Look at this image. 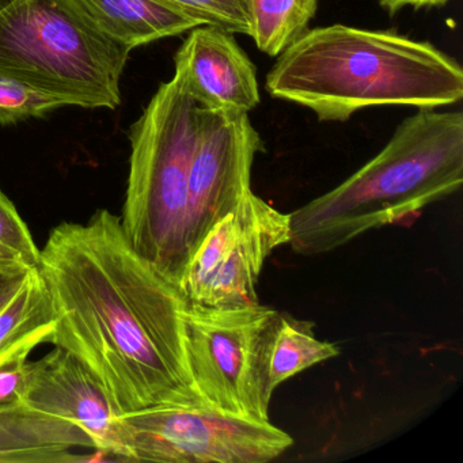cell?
<instances>
[{
	"label": "cell",
	"instance_id": "obj_9",
	"mask_svg": "<svg viewBox=\"0 0 463 463\" xmlns=\"http://www.w3.org/2000/svg\"><path fill=\"white\" fill-rule=\"evenodd\" d=\"M264 151V142L249 115L200 108L188 184V260L213 224L251 192V167L257 154Z\"/></svg>",
	"mask_w": 463,
	"mask_h": 463
},
{
	"label": "cell",
	"instance_id": "obj_5",
	"mask_svg": "<svg viewBox=\"0 0 463 463\" xmlns=\"http://www.w3.org/2000/svg\"><path fill=\"white\" fill-rule=\"evenodd\" d=\"M129 52L72 0H17L0 12V72L74 107L116 109Z\"/></svg>",
	"mask_w": 463,
	"mask_h": 463
},
{
	"label": "cell",
	"instance_id": "obj_15",
	"mask_svg": "<svg viewBox=\"0 0 463 463\" xmlns=\"http://www.w3.org/2000/svg\"><path fill=\"white\" fill-rule=\"evenodd\" d=\"M338 354L340 348L335 343L317 338L313 322L280 311L270 345V389L275 392L292 376Z\"/></svg>",
	"mask_w": 463,
	"mask_h": 463
},
{
	"label": "cell",
	"instance_id": "obj_8",
	"mask_svg": "<svg viewBox=\"0 0 463 463\" xmlns=\"http://www.w3.org/2000/svg\"><path fill=\"white\" fill-rule=\"evenodd\" d=\"M289 240V213L249 192L194 249L178 288L188 302L197 305H257V284L265 262Z\"/></svg>",
	"mask_w": 463,
	"mask_h": 463
},
{
	"label": "cell",
	"instance_id": "obj_2",
	"mask_svg": "<svg viewBox=\"0 0 463 463\" xmlns=\"http://www.w3.org/2000/svg\"><path fill=\"white\" fill-rule=\"evenodd\" d=\"M273 99L307 108L319 121L345 123L381 105L436 109L463 97V70L428 42L335 24L308 29L268 72Z\"/></svg>",
	"mask_w": 463,
	"mask_h": 463
},
{
	"label": "cell",
	"instance_id": "obj_24",
	"mask_svg": "<svg viewBox=\"0 0 463 463\" xmlns=\"http://www.w3.org/2000/svg\"><path fill=\"white\" fill-rule=\"evenodd\" d=\"M14 2H17V0H0V12L9 7L10 5L14 4Z\"/></svg>",
	"mask_w": 463,
	"mask_h": 463
},
{
	"label": "cell",
	"instance_id": "obj_14",
	"mask_svg": "<svg viewBox=\"0 0 463 463\" xmlns=\"http://www.w3.org/2000/svg\"><path fill=\"white\" fill-rule=\"evenodd\" d=\"M55 326L47 287L37 267L32 268L17 294L0 311V365L51 343Z\"/></svg>",
	"mask_w": 463,
	"mask_h": 463
},
{
	"label": "cell",
	"instance_id": "obj_17",
	"mask_svg": "<svg viewBox=\"0 0 463 463\" xmlns=\"http://www.w3.org/2000/svg\"><path fill=\"white\" fill-rule=\"evenodd\" d=\"M71 107L58 94L33 88L17 78L0 72V124H15L32 118H43L59 108Z\"/></svg>",
	"mask_w": 463,
	"mask_h": 463
},
{
	"label": "cell",
	"instance_id": "obj_19",
	"mask_svg": "<svg viewBox=\"0 0 463 463\" xmlns=\"http://www.w3.org/2000/svg\"><path fill=\"white\" fill-rule=\"evenodd\" d=\"M0 245L17 251L32 267H37L40 249L15 205L0 191Z\"/></svg>",
	"mask_w": 463,
	"mask_h": 463
},
{
	"label": "cell",
	"instance_id": "obj_12",
	"mask_svg": "<svg viewBox=\"0 0 463 463\" xmlns=\"http://www.w3.org/2000/svg\"><path fill=\"white\" fill-rule=\"evenodd\" d=\"M74 449H96L74 422L32 408L24 401L0 406V463H69L91 460Z\"/></svg>",
	"mask_w": 463,
	"mask_h": 463
},
{
	"label": "cell",
	"instance_id": "obj_6",
	"mask_svg": "<svg viewBox=\"0 0 463 463\" xmlns=\"http://www.w3.org/2000/svg\"><path fill=\"white\" fill-rule=\"evenodd\" d=\"M280 311L186 300V354L197 394L219 411L270 421L269 354Z\"/></svg>",
	"mask_w": 463,
	"mask_h": 463
},
{
	"label": "cell",
	"instance_id": "obj_1",
	"mask_svg": "<svg viewBox=\"0 0 463 463\" xmlns=\"http://www.w3.org/2000/svg\"><path fill=\"white\" fill-rule=\"evenodd\" d=\"M37 270L55 314L50 344L90 371L116 417L204 401L189 370L186 298L132 248L120 216L99 210L55 227Z\"/></svg>",
	"mask_w": 463,
	"mask_h": 463
},
{
	"label": "cell",
	"instance_id": "obj_21",
	"mask_svg": "<svg viewBox=\"0 0 463 463\" xmlns=\"http://www.w3.org/2000/svg\"><path fill=\"white\" fill-rule=\"evenodd\" d=\"M32 268L36 267L29 265L17 251L0 245V275H18V273L28 272Z\"/></svg>",
	"mask_w": 463,
	"mask_h": 463
},
{
	"label": "cell",
	"instance_id": "obj_7",
	"mask_svg": "<svg viewBox=\"0 0 463 463\" xmlns=\"http://www.w3.org/2000/svg\"><path fill=\"white\" fill-rule=\"evenodd\" d=\"M115 427L113 458L131 462L265 463L294 444L270 421L226 413L205 401L121 414Z\"/></svg>",
	"mask_w": 463,
	"mask_h": 463
},
{
	"label": "cell",
	"instance_id": "obj_13",
	"mask_svg": "<svg viewBox=\"0 0 463 463\" xmlns=\"http://www.w3.org/2000/svg\"><path fill=\"white\" fill-rule=\"evenodd\" d=\"M113 42L128 50L200 26L169 0H72Z\"/></svg>",
	"mask_w": 463,
	"mask_h": 463
},
{
	"label": "cell",
	"instance_id": "obj_4",
	"mask_svg": "<svg viewBox=\"0 0 463 463\" xmlns=\"http://www.w3.org/2000/svg\"><path fill=\"white\" fill-rule=\"evenodd\" d=\"M199 126V105L173 77L129 131L121 227L137 253L177 286L188 261V184Z\"/></svg>",
	"mask_w": 463,
	"mask_h": 463
},
{
	"label": "cell",
	"instance_id": "obj_18",
	"mask_svg": "<svg viewBox=\"0 0 463 463\" xmlns=\"http://www.w3.org/2000/svg\"><path fill=\"white\" fill-rule=\"evenodd\" d=\"M170 4L194 18L232 34L250 36L251 25L246 0H169Z\"/></svg>",
	"mask_w": 463,
	"mask_h": 463
},
{
	"label": "cell",
	"instance_id": "obj_10",
	"mask_svg": "<svg viewBox=\"0 0 463 463\" xmlns=\"http://www.w3.org/2000/svg\"><path fill=\"white\" fill-rule=\"evenodd\" d=\"M175 80L202 109L249 115L261 101L256 66L234 34L197 26L175 53Z\"/></svg>",
	"mask_w": 463,
	"mask_h": 463
},
{
	"label": "cell",
	"instance_id": "obj_20",
	"mask_svg": "<svg viewBox=\"0 0 463 463\" xmlns=\"http://www.w3.org/2000/svg\"><path fill=\"white\" fill-rule=\"evenodd\" d=\"M29 371V356L18 357L0 365V406L23 400L28 384Z\"/></svg>",
	"mask_w": 463,
	"mask_h": 463
},
{
	"label": "cell",
	"instance_id": "obj_16",
	"mask_svg": "<svg viewBox=\"0 0 463 463\" xmlns=\"http://www.w3.org/2000/svg\"><path fill=\"white\" fill-rule=\"evenodd\" d=\"M319 0H246L250 37L261 52L278 58L297 43L316 17Z\"/></svg>",
	"mask_w": 463,
	"mask_h": 463
},
{
	"label": "cell",
	"instance_id": "obj_23",
	"mask_svg": "<svg viewBox=\"0 0 463 463\" xmlns=\"http://www.w3.org/2000/svg\"><path fill=\"white\" fill-rule=\"evenodd\" d=\"M29 270L18 273V275H0V311L4 310L5 306L17 294L18 289L25 281Z\"/></svg>",
	"mask_w": 463,
	"mask_h": 463
},
{
	"label": "cell",
	"instance_id": "obj_22",
	"mask_svg": "<svg viewBox=\"0 0 463 463\" xmlns=\"http://www.w3.org/2000/svg\"><path fill=\"white\" fill-rule=\"evenodd\" d=\"M378 2L379 6L392 17L406 6L413 7L414 10L432 9V7L444 6L449 0H378Z\"/></svg>",
	"mask_w": 463,
	"mask_h": 463
},
{
	"label": "cell",
	"instance_id": "obj_11",
	"mask_svg": "<svg viewBox=\"0 0 463 463\" xmlns=\"http://www.w3.org/2000/svg\"><path fill=\"white\" fill-rule=\"evenodd\" d=\"M21 401L82 428L93 439L99 454H115L112 406L90 371L66 349L56 346L47 356L31 362Z\"/></svg>",
	"mask_w": 463,
	"mask_h": 463
},
{
	"label": "cell",
	"instance_id": "obj_3",
	"mask_svg": "<svg viewBox=\"0 0 463 463\" xmlns=\"http://www.w3.org/2000/svg\"><path fill=\"white\" fill-rule=\"evenodd\" d=\"M462 183V112L420 109L351 177L289 213L288 245L302 256H318L373 230L411 226Z\"/></svg>",
	"mask_w": 463,
	"mask_h": 463
}]
</instances>
